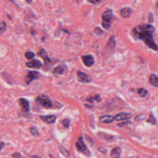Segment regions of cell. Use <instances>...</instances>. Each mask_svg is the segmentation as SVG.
<instances>
[{"label": "cell", "mask_w": 158, "mask_h": 158, "mask_svg": "<svg viewBox=\"0 0 158 158\" xmlns=\"http://www.w3.org/2000/svg\"><path fill=\"white\" fill-rule=\"evenodd\" d=\"M154 32V28L151 25H140L133 29V35L135 38L143 40L148 47L157 51L158 46L153 38Z\"/></svg>", "instance_id": "1"}, {"label": "cell", "mask_w": 158, "mask_h": 158, "mask_svg": "<svg viewBox=\"0 0 158 158\" xmlns=\"http://www.w3.org/2000/svg\"><path fill=\"white\" fill-rule=\"evenodd\" d=\"M112 14L113 13L111 10H107L103 13L102 16V25L104 29H108L110 27Z\"/></svg>", "instance_id": "2"}, {"label": "cell", "mask_w": 158, "mask_h": 158, "mask_svg": "<svg viewBox=\"0 0 158 158\" xmlns=\"http://www.w3.org/2000/svg\"><path fill=\"white\" fill-rule=\"evenodd\" d=\"M37 102L41 106L49 108L53 106V104L46 96H40L37 98Z\"/></svg>", "instance_id": "3"}, {"label": "cell", "mask_w": 158, "mask_h": 158, "mask_svg": "<svg viewBox=\"0 0 158 158\" xmlns=\"http://www.w3.org/2000/svg\"><path fill=\"white\" fill-rule=\"evenodd\" d=\"M40 77V74L36 71H30L26 78V82L27 84L29 85L30 83L35 79H38Z\"/></svg>", "instance_id": "4"}, {"label": "cell", "mask_w": 158, "mask_h": 158, "mask_svg": "<svg viewBox=\"0 0 158 158\" xmlns=\"http://www.w3.org/2000/svg\"><path fill=\"white\" fill-rule=\"evenodd\" d=\"M82 60L84 64L86 66H88V67H91V66H92L95 63L94 58L91 55H87L82 56Z\"/></svg>", "instance_id": "5"}, {"label": "cell", "mask_w": 158, "mask_h": 158, "mask_svg": "<svg viewBox=\"0 0 158 158\" xmlns=\"http://www.w3.org/2000/svg\"><path fill=\"white\" fill-rule=\"evenodd\" d=\"M76 148L77 150L80 152H84L86 150V146L84 143V140H83L82 137H80L78 139V141L76 143Z\"/></svg>", "instance_id": "6"}, {"label": "cell", "mask_w": 158, "mask_h": 158, "mask_svg": "<svg viewBox=\"0 0 158 158\" xmlns=\"http://www.w3.org/2000/svg\"><path fill=\"white\" fill-rule=\"evenodd\" d=\"M26 65L29 68H33V69H40L42 66V64L41 62L37 60H34L31 61L30 62H27Z\"/></svg>", "instance_id": "7"}, {"label": "cell", "mask_w": 158, "mask_h": 158, "mask_svg": "<svg viewBox=\"0 0 158 158\" xmlns=\"http://www.w3.org/2000/svg\"><path fill=\"white\" fill-rule=\"evenodd\" d=\"M77 77L79 82L82 83H88L90 82L91 81L88 75H87L85 73H83L80 71H79L77 72Z\"/></svg>", "instance_id": "8"}, {"label": "cell", "mask_w": 158, "mask_h": 158, "mask_svg": "<svg viewBox=\"0 0 158 158\" xmlns=\"http://www.w3.org/2000/svg\"><path fill=\"white\" fill-rule=\"evenodd\" d=\"M40 119L43 121L48 123H53L55 122L56 120V117L54 115H41Z\"/></svg>", "instance_id": "9"}, {"label": "cell", "mask_w": 158, "mask_h": 158, "mask_svg": "<svg viewBox=\"0 0 158 158\" xmlns=\"http://www.w3.org/2000/svg\"><path fill=\"white\" fill-rule=\"evenodd\" d=\"M132 10L130 7H123L120 11V13L123 18H129L132 14Z\"/></svg>", "instance_id": "10"}, {"label": "cell", "mask_w": 158, "mask_h": 158, "mask_svg": "<svg viewBox=\"0 0 158 158\" xmlns=\"http://www.w3.org/2000/svg\"><path fill=\"white\" fill-rule=\"evenodd\" d=\"M131 118H132V115L130 114L123 113L122 112V113H119V114L116 115L115 117V120L118 121H122V120L129 119Z\"/></svg>", "instance_id": "11"}, {"label": "cell", "mask_w": 158, "mask_h": 158, "mask_svg": "<svg viewBox=\"0 0 158 158\" xmlns=\"http://www.w3.org/2000/svg\"><path fill=\"white\" fill-rule=\"evenodd\" d=\"M19 104L23 108V109L26 111H29L30 109V104L26 99L21 98L19 101Z\"/></svg>", "instance_id": "12"}, {"label": "cell", "mask_w": 158, "mask_h": 158, "mask_svg": "<svg viewBox=\"0 0 158 158\" xmlns=\"http://www.w3.org/2000/svg\"><path fill=\"white\" fill-rule=\"evenodd\" d=\"M115 119V118H114V116L110 115H103L102 117L99 118V121L103 123H111Z\"/></svg>", "instance_id": "13"}, {"label": "cell", "mask_w": 158, "mask_h": 158, "mask_svg": "<svg viewBox=\"0 0 158 158\" xmlns=\"http://www.w3.org/2000/svg\"><path fill=\"white\" fill-rule=\"evenodd\" d=\"M122 150L120 148H115L111 151V157L112 158H121Z\"/></svg>", "instance_id": "14"}, {"label": "cell", "mask_w": 158, "mask_h": 158, "mask_svg": "<svg viewBox=\"0 0 158 158\" xmlns=\"http://www.w3.org/2000/svg\"><path fill=\"white\" fill-rule=\"evenodd\" d=\"M38 54H39V56H40L41 57L43 58V59L44 60V61H45V62L49 63V62H51V60L49 58V57L48 56V54H47L46 52L43 49H41V50L40 51V52L38 53Z\"/></svg>", "instance_id": "15"}, {"label": "cell", "mask_w": 158, "mask_h": 158, "mask_svg": "<svg viewBox=\"0 0 158 158\" xmlns=\"http://www.w3.org/2000/svg\"><path fill=\"white\" fill-rule=\"evenodd\" d=\"M149 83L153 87H158V77L155 75H151L149 77Z\"/></svg>", "instance_id": "16"}, {"label": "cell", "mask_w": 158, "mask_h": 158, "mask_svg": "<svg viewBox=\"0 0 158 158\" xmlns=\"http://www.w3.org/2000/svg\"><path fill=\"white\" fill-rule=\"evenodd\" d=\"M59 148H60V149L61 152L62 153V154L64 156L67 157H69V153L68 152V151L67 149H66L65 148H64L62 145H60V146H59Z\"/></svg>", "instance_id": "17"}, {"label": "cell", "mask_w": 158, "mask_h": 158, "mask_svg": "<svg viewBox=\"0 0 158 158\" xmlns=\"http://www.w3.org/2000/svg\"><path fill=\"white\" fill-rule=\"evenodd\" d=\"M64 72V68L62 66H57L54 70V73L56 75H61Z\"/></svg>", "instance_id": "18"}, {"label": "cell", "mask_w": 158, "mask_h": 158, "mask_svg": "<svg viewBox=\"0 0 158 158\" xmlns=\"http://www.w3.org/2000/svg\"><path fill=\"white\" fill-rule=\"evenodd\" d=\"M30 133L32 135L35 136V137H38L39 136V131L37 127H31L30 129Z\"/></svg>", "instance_id": "19"}, {"label": "cell", "mask_w": 158, "mask_h": 158, "mask_svg": "<svg viewBox=\"0 0 158 158\" xmlns=\"http://www.w3.org/2000/svg\"><path fill=\"white\" fill-rule=\"evenodd\" d=\"M108 45H109V47L111 48V49H114L115 46V41L114 40V37H112L109 40V43H108Z\"/></svg>", "instance_id": "20"}, {"label": "cell", "mask_w": 158, "mask_h": 158, "mask_svg": "<svg viewBox=\"0 0 158 158\" xmlns=\"http://www.w3.org/2000/svg\"><path fill=\"white\" fill-rule=\"evenodd\" d=\"M138 93L141 97H145L146 96L148 92H147V91L145 90V89L141 88V89H139L138 90Z\"/></svg>", "instance_id": "21"}, {"label": "cell", "mask_w": 158, "mask_h": 158, "mask_svg": "<svg viewBox=\"0 0 158 158\" xmlns=\"http://www.w3.org/2000/svg\"><path fill=\"white\" fill-rule=\"evenodd\" d=\"M7 28V25L5 21H2L1 24H0V30H1V34L3 33L6 30Z\"/></svg>", "instance_id": "22"}, {"label": "cell", "mask_w": 158, "mask_h": 158, "mask_svg": "<svg viewBox=\"0 0 158 158\" xmlns=\"http://www.w3.org/2000/svg\"><path fill=\"white\" fill-rule=\"evenodd\" d=\"M93 99H95V100H96L97 102H100L101 100V98H100V96H99V95H97V96H95V97H91V96H90V98H88L87 99V100L89 101L90 102H93Z\"/></svg>", "instance_id": "23"}, {"label": "cell", "mask_w": 158, "mask_h": 158, "mask_svg": "<svg viewBox=\"0 0 158 158\" xmlns=\"http://www.w3.org/2000/svg\"><path fill=\"white\" fill-rule=\"evenodd\" d=\"M25 56H26V58H27V60H32L33 58L34 57L35 54L33 52L29 51V52H27V53H26V54H25Z\"/></svg>", "instance_id": "24"}, {"label": "cell", "mask_w": 158, "mask_h": 158, "mask_svg": "<svg viewBox=\"0 0 158 158\" xmlns=\"http://www.w3.org/2000/svg\"><path fill=\"white\" fill-rule=\"evenodd\" d=\"M147 122H149V123H151L153 124V125H154L156 123V122L155 118H154V116L152 114H150V115H149V118L147 121Z\"/></svg>", "instance_id": "25"}, {"label": "cell", "mask_w": 158, "mask_h": 158, "mask_svg": "<svg viewBox=\"0 0 158 158\" xmlns=\"http://www.w3.org/2000/svg\"><path fill=\"white\" fill-rule=\"evenodd\" d=\"M62 123L63 124V126L66 127V128H69V124H70V121L69 119H64L62 121Z\"/></svg>", "instance_id": "26"}, {"label": "cell", "mask_w": 158, "mask_h": 158, "mask_svg": "<svg viewBox=\"0 0 158 158\" xmlns=\"http://www.w3.org/2000/svg\"><path fill=\"white\" fill-rule=\"evenodd\" d=\"M12 156L14 158H22V155L19 153H15L12 154Z\"/></svg>", "instance_id": "27"}, {"label": "cell", "mask_w": 158, "mask_h": 158, "mask_svg": "<svg viewBox=\"0 0 158 158\" xmlns=\"http://www.w3.org/2000/svg\"><path fill=\"white\" fill-rule=\"evenodd\" d=\"M88 1L90 3H92V4H95V3H98L99 1H100L101 0H88Z\"/></svg>", "instance_id": "28"}, {"label": "cell", "mask_w": 158, "mask_h": 158, "mask_svg": "<svg viewBox=\"0 0 158 158\" xmlns=\"http://www.w3.org/2000/svg\"><path fill=\"white\" fill-rule=\"evenodd\" d=\"M32 158H41L39 156H37V155H34L32 156Z\"/></svg>", "instance_id": "29"}, {"label": "cell", "mask_w": 158, "mask_h": 158, "mask_svg": "<svg viewBox=\"0 0 158 158\" xmlns=\"http://www.w3.org/2000/svg\"><path fill=\"white\" fill-rule=\"evenodd\" d=\"M1 149H3V146H4V143H3V142H1Z\"/></svg>", "instance_id": "30"}, {"label": "cell", "mask_w": 158, "mask_h": 158, "mask_svg": "<svg viewBox=\"0 0 158 158\" xmlns=\"http://www.w3.org/2000/svg\"><path fill=\"white\" fill-rule=\"evenodd\" d=\"M26 1H27V2L29 3H30L32 2V0H26Z\"/></svg>", "instance_id": "31"}, {"label": "cell", "mask_w": 158, "mask_h": 158, "mask_svg": "<svg viewBox=\"0 0 158 158\" xmlns=\"http://www.w3.org/2000/svg\"><path fill=\"white\" fill-rule=\"evenodd\" d=\"M157 7H158V3H157Z\"/></svg>", "instance_id": "32"}, {"label": "cell", "mask_w": 158, "mask_h": 158, "mask_svg": "<svg viewBox=\"0 0 158 158\" xmlns=\"http://www.w3.org/2000/svg\"><path fill=\"white\" fill-rule=\"evenodd\" d=\"M10 1H12V0H10Z\"/></svg>", "instance_id": "33"}]
</instances>
